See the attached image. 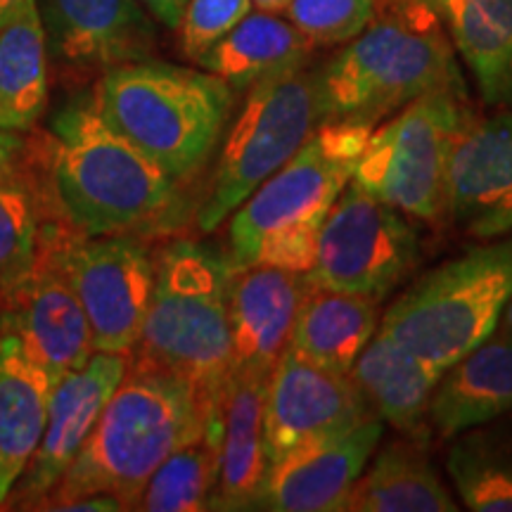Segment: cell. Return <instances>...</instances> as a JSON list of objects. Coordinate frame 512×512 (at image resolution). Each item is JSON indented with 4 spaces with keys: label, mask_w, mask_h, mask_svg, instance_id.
<instances>
[{
    "label": "cell",
    "mask_w": 512,
    "mask_h": 512,
    "mask_svg": "<svg viewBox=\"0 0 512 512\" xmlns=\"http://www.w3.org/2000/svg\"><path fill=\"white\" fill-rule=\"evenodd\" d=\"M200 389L166 370L133 363L43 510H62L86 496H112L136 510L147 479L176 448L207 430L216 411Z\"/></svg>",
    "instance_id": "6da1fadb"
},
{
    "label": "cell",
    "mask_w": 512,
    "mask_h": 512,
    "mask_svg": "<svg viewBox=\"0 0 512 512\" xmlns=\"http://www.w3.org/2000/svg\"><path fill=\"white\" fill-rule=\"evenodd\" d=\"M48 181L60 214L83 235H143L181 219L176 181L100 117L93 95L53 119Z\"/></svg>",
    "instance_id": "7a4b0ae2"
},
{
    "label": "cell",
    "mask_w": 512,
    "mask_h": 512,
    "mask_svg": "<svg viewBox=\"0 0 512 512\" xmlns=\"http://www.w3.org/2000/svg\"><path fill=\"white\" fill-rule=\"evenodd\" d=\"M370 133L373 126L358 121L318 124L294 157L230 214V268L273 266L309 275L318 230L354 178Z\"/></svg>",
    "instance_id": "3957f363"
},
{
    "label": "cell",
    "mask_w": 512,
    "mask_h": 512,
    "mask_svg": "<svg viewBox=\"0 0 512 512\" xmlns=\"http://www.w3.org/2000/svg\"><path fill=\"white\" fill-rule=\"evenodd\" d=\"M323 121L373 126L427 93L463 95L456 55L430 0H401L316 74Z\"/></svg>",
    "instance_id": "277c9868"
},
{
    "label": "cell",
    "mask_w": 512,
    "mask_h": 512,
    "mask_svg": "<svg viewBox=\"0 0 512 512\" xmlns=\"http://www.w3.org/2000/svg\"><path fill=\"white\" fill-rule=\"evenodd\" d=\"M93 102L119 136L166 176L183 181L207 162L233 107V88L219 76L140 60L107 69Z\"/></svg>",
    "instance_id": "5b68a950"
},
{
    "label": "cell",
    "mask_w": 512,
    "mask_h": 512,
    "mask_svg": "<svg viewBox=\"0 0 512 512\" xmlns=\"http://www.w3.org/2000/svg\"><path fill=\"white\" fill-rule=\"evenodd\" d=\"M230 264L223 254L192 240H176L155 264V290L133 363L174 373L219 401L230 368Z\"/></svg>",
    "instance_id": "8992f818"
},
{
    "label": "cell",
    "mask_w": 512,
    "mask_h": 512,
    "mask_svg": "<svg viewBox=\"0 0 512 512\" xmlns=\"http://www.w3.org/2000/svg\"><path fill=\"white\" fill-rule=\"evenodd\" d=\"M512 299V238L475 247L408 287L380 332L439 373L498 330Z\"/></svg>",
    "instance_id": "52a82bcc"
},
{
    "label": "cell",
    "mask_w": 512,
    "mask_h": 512,
    "mask_svg": "<svg viewBox=\"0 0 512 512\" xmlns=\"http://www.w3.org/2000/svg\"><path fill=\"white\" fill-rule=\"evenodd\" d=\"M320 124L316 74L297 72L256 83L223 145L214 185L200 211L211 233L268 181Z\"/></svg>",
    "instance_id": "ba28073f"
},
{
    "label": "cell",
    "mask_w": 512,
    "mask_h": 512,
    "mask_svg": "<svg viewBox=\"0 0 512 512\" xmlns=\"http://www.w3.org/2000/svg\"><path fill=\"white\" fill-rule=\"evenodd\" d=\"M467 117L458 93L437 91L408 102L370 133L351 181L403 214L437 221L446 207L448 155Z\"/></svg>",
    "instance_id": "9c48e42d"
},
{
    "label": "cell",
    "mask_w": 512,
    "mask_h": 512,
    "mask_svg": "<svg viewBox=\"0 0 512 512\" xmlns=\"http://www.w3.org/2000/svg\"><path fill=\"white\" fill-rule=\"evenodd\" d=\"M41 238L86 311L95 351L131 354L155 290L150 252L133 235H83L60 209L43 221Z\"/></svg>",
    "instance_id": "30bf717a"
},
{
    "label": "cell",
    "mask_w": 512,
    "mask_h": 512,
    "mask_svg": "<svg viewBox=\"0 0 512 512\" xmlns=\"http://www.w3.org/2000/svg\"><path fill=\"white\" fill-rule=\"evenodd\" d=\"M418 261V233L403 211L351 181L318 230L309 280L382 302Z\"/></svg>",
    "instance_id": "8fae6325"
},
{
    "label": "cell",
    "mask_w": 512,
    "mask_h": 512,
    "mask_svg": "<svg viewBox=\"0 0 512 512\" xmlns=\"http://www.w3.org/2000/svg\"><path fill=\"white\" fill-rule=\"evenodd\" d=\"M373 415L351 375L318 366L287 347L266 382V460L275 463L297 446L354 430Z\"/></svg>",
    "instance_id": "7c38bea8"
},
{
    "label": "cell",
    "mask_w": 512,
    "mask_h": 512,
    "mask_svg": "<svg viewBox=\"0 0 512 512\" xmlns=\"http://www.w3.org/2000/svg\"><path fill=\"white\" fill-rule=\"evenodd\" d=\"M0 330L22 339L53 387L95 354L86 311L43 238L34 268L0 294Z\"/></svg>",
    "instance_id": "4fadbf2b"
},
{
    "label": "cell",
    "mask_w": 512,
    "mask_h": 512,
    "mask_svg": "<svg viewBox=\"0 0 512 512\" xmlns=\"http://www.w3.org/2000/svg\"><path fill=\"white\" fill-rule=\"evenodd\" d=\"M460 230L482 240L512 233V112L467 117L446 166V207Z\"/></svg>",
    "instance_id": "5bb4252c"
},
{
    "label": "cell",
    "mask_w": 512,
    "mask_h": 512,
    "mask_svg": "<svg viewBox=\"0 0 512 512\" xmlns=\"http://www.w3.org/2000/svg\"><path fill=\"white\" fill-rule=\"evenodd\" d=\"M126 370L128 354L95 351L81 368L67 373L55 384L46 430L27 470L10 494L15 496L17 508H41L72 460L79 456L81 446L86 444L114 389L124 380Z\"/></svg>",
    "instance_id": "9a60e30c"
},
{
    "label": "cell",
    "mask_w": 512,
    "mask_h": 512,
    "mask_svg": "<svg viewBox=\"0 0 512 512\" xmlns=\"http://www.w3.org/2000/svg\"><path fill=\"white\" fill-rule=\"evenodd\" d=\"M382 439L373 415L354 430L297 446L268 463L252 508L273 512H337Z\"/></svg>",
    "instance_id": "2e32d148"
},
{
    "label": "cell",
    "mask_w": 512,
    "mask_h": 512,
    "mask_svg": "<svg viewBox=\"0 0 512 512\" xmlns=\"http://www.w3.org/2000/svg\"><path fill=\"white\" fill-rule=\"evenodd\" d=\"M48 53L72 67L114 69L150 60L155 17L138 0H36Z\"/></svg>",
    "instance_id": "e0dca14e"
},
{
    "label": "cell",
    "mask_w": 512,
    "mask_h": 512,
    "mask_svg": "<svg viewBox=\"0 0 512 512\" xmlns=\"http://www.w3.org/2000/svg\"><path fill=\"white\" fill-rule=\"evenodd\" d=\"M309 287V275L273 266H249L238 271L230 268V370L271 373L290 347L299 306Z\"/></svg>",
    "instance_id": "ac0fdd59"
},
{
    "label": "cell",
    "mask_w": 512,
    "mask_h": 512,
    "mask_svg": "<svg viewBox=\"0 0 512 512\" xmlns=\"http://www.w3.org/2000/svg\"><path fill=\"white\" fill-rule=\"evenodd\" d=\"M512 411V335L494 332L439 375L430 427L439 439L484 427Z\"/></svg>",
    "instance_id": "d6986e66"
},
{
    "label": "cell",
    "mask_w": 512,
    "mask_h": 512,
    "mask_svg": "<svg viewBox=\"0 0 512 512\" xmlns=\"http://www.w3.org/2000/svg\"><path fill=\"white\" fill-rule=\"evenodd\" d=\"M271 373L230 370L219 396V479L211 510H252L268 467L264 448V399Z\"/></svg>",
    "instance_id": "ffe728a7"
},
{
    "label": "cell",
    "mask_w": 512,
    "mask_h": 512,
    "mask_svg": "<svg viewBox=\"0 0 512 512\" xmlns=\"http://www.w3.org/2000/svg\"><path fill=\"white\" fill-rule=\"evenodd\" d=\"M53 382L24 342L0 330V505L36 453L48 420Z\"/></svg>",
    "instance_id": "44dd1931"
},
{
    "label": "cell",
    "mask_w": 512,
    "mask_h": 512,
    "mask_svg": "<svg viewBox=\"0 0 512 512\" xmlns=\"http://www.w3.org/2000/svg\"><path fill=\"white\" fill-rule=\"evenodd\" d=\"M349 375L377 418L408 439L425 437L430 430L432 394L441 375L437 368L377 332Z\"/></svg>",
    "instance_id": "7402d4cb"
},
{
    "label": "cell",
    "mask_w": 512,
    "mask_h": 512,
    "mask_svg": "<svg viewBox=\"0 0 512 512\" xmlns=\"http://www.w3.org/2000/svg\"><path fill=\"white\" fill-rule=\"evenodd\" d=\"M309 53L311 43L290 19L259 10L235 24L197 64L233 91H249L256 83L302 69Z\"/></svg>",
    "instance_id": "603a6c76"
},
{
    "label": "cell",
    "mask_w": 512,
    "mask_h": 512,
    "mask_svg": "<svg viewBox=\"0 0 512 512\" xmlns=\"http://www.w3.org/2000/svg\"><path fill=\"white\" fill-rule=\"evenodd\" d=\"M380 302L313 285L299 306L290 349L318 366L349 375L377 330Z\"/></svg>",
    "instance_id": "cb8c5ba5"
},
{
    "label": "cell",
    "mask_w": 512,
    "mask_h": 512,
    "mask_svg": "<svg viewBox=\"0 0 512 512\" xmlns=\"http://www.w3.org/2000/svg\"><path fill=\"white\" fill-rule=\"evenodd\" d=\"M486 105L512 112V0H432Z\"/></svg>",
    "instance_id": "d4e9b609"
},
{
    "label": "cell",
    "mask_w": 512,
    "mask_h": 512,
    "mask_svg": "<svg viewBox=\"0 0 512 512\" xmlns=\"http://www.w3.org/2000/svg\"><path fill=\"white\" fill-rule=\"evenodd\" d=\"M349 512H456L451 491L441 482L420 439L392 441L377 453L351 486Z\"/></svg>",
    "instance_id": "484cf974"
},
{
    "label": "cell",
    "mask_w": 512,
    "mask_h": 512,
    "mask_svg": "<svg viewBox=\"0 0 512 512\" xmlns=\"http://www.w3.org/2000/svg\"><path fill=\"white\" fill-rule=\"evenodd\" d=\"M46 105V29L36 0H24L0 27V131H31Z\"/></svg>",
    "instance_id": "4316f807"
},
{
    "label": "cell",
    "mask_w": 512,
    "mask_h": 512,
    "mask_svg": "<svg viewBox=\"0 0 512 512\" xmlns=\"http://www.w3.org/2000/svg\"><path fill=\"white\" fill-rule=\"evenodd\" d=\"M221 420L219 403L200 437L176 448L147 479L136 510L147 512H200L211 510L219 479Z\"/></svg>",
    "instance_id": "83f0119b"
},
{
    "label": "cell",
    "mask_w": 512,
    "mask_h": 512,
    "mask_svg": "<svg viewBox=\"0 0 512 512\" xmlns=\"http://www.w3.org/2000/svg\"><path fill=\"white\" fill-rule=\"evenodd\" d=\"M446 456L460 498L475 512H512V437L503 430H467Z\"/></svg>",
    "instance_id": "f1b7e54d"
},
{
    "label": "cell",
    "mask_w": 512,
    "mask_h": 512,
    "mask_svg": "<svg viewBox=\"0 0 512 512\" xmlns=\"http://www.w3.org/2000/svg\"><path fill=\"white\" fill-rule=\"evenodd\" d=\"M41 226V202L24 169L0 178V294L34 268Z\"/></svg>",
    "instance_id": "f546056e"
},
{
    "label": "cell",
    "mask_w": 512,
    "mask_h": 512,
    "mask_svg": "<svg viewBox=\"0 0 512 512\" xmlns=\"http://www.w3.org/2000/svg\"><path fill=\"white\" fill-rule=\"evenodd\" d=\"M380 0H290L287 17L311 46L349 43L373 22Z\"/></svg>",
    "instance_id": "4dcf8cb0"
},
{
    "label": "cell",
    "mask_w": 512,
    "mask_h": 512,
    "mask_svg": "<svg viewBox=\"0 0 512 512\" xmlns=\"http://www.w3.org/2000/svg\"><path fill=\"white\" fill-rule=\"evenodd\" d=\"M252 0H188L181 24V48L185 57L200 60L235 24L252 12Z\"/></svg>",
    "instance_id": "1f68e13d"
},
{
    "label": "cell",
    "mask_w": 512,
    "mask_h": 512,
    "mask_svg": "<svg viewBox=\"0 0 512 512\" xmlns=\"http://www.w3.org/2000/svg\"><path fill=\"white\" fill-rule=\"evenodd\" d=\"M24 152H27V143L19 133L0 131V178L24 169Z\"/></svg>",
    "instance_id": "d6a6232c"
},
{
    "label": "cell",
    "mask_w": 512,
    "mask_h": 512,
    "mask_svg": "<svg viewBox=\"0 0 512 512\" xmlns=\"http://www.w3.org/2000/svg\"><path fill=\"white\" fill-rule=\"evenodd\" d=\"M138 3L166 29H178L183 12L188 8V0H138Z\"/></svg>",
    "instance_id": "836d02e7"
},
{
    "label": "cell",
    "mask_w": 512,
    "mask_h": 512,
    "mask_svg": "<svg viewBox=\"0 0 512 512\" xmlns=\"http://www.w3.org/2000/svg\"><path fill=\"white\" fill-rule=\"evenodd\" d=\"M252 5L261 12H273V15H283L290 5V0H252Z\"/></svg>",
    "instance_id": "e575fe53"
},
{
    "label": "cell",
    "mask_w": 512,
    "mask_h": 512,
    "mask_svg": "<svg viewBox=\"0 0 512 512\" xmlns=\"http://www.w3.org/2000/svg\"><path fill=\"white\" fill-rule=\"evenodd\" d=\"M24 0H0V27H3L8 19L15 15V12L22 8Z\"/></svg>",
    "instance_id": "d590c367"
},
{
    "label": "cell",
    "mask_w": 512,
    "mask_h": 512,
    "mask_svg": "<svg viewBox=\"0 0 512 512\" xmlns=\"http://www.w3.org/2000/svg\"><path fill=\"white\" fill-rule=\"evenodd\" d=\"M503 330L508 332V335H512V299L508 302V306H505V313H503Z\"/></svg>",
    "instance_id": "8d00e7d4"
},
{
    "label": "cell",
    "mask_w": 512,
    "mask_h": 512,
    "mask_svg": "<svg viewBox=\"0 0 512 512\" xmlns=\"http://www.w3.org/2000/svg\"><path fill=\"white\" fill-rule=\"evenodd\" d=\"M430 3H432V0H430ZM432 5H434V3H432Z\"/></svg>",
    "instance_id": "74e56055"
}]
</instances>
